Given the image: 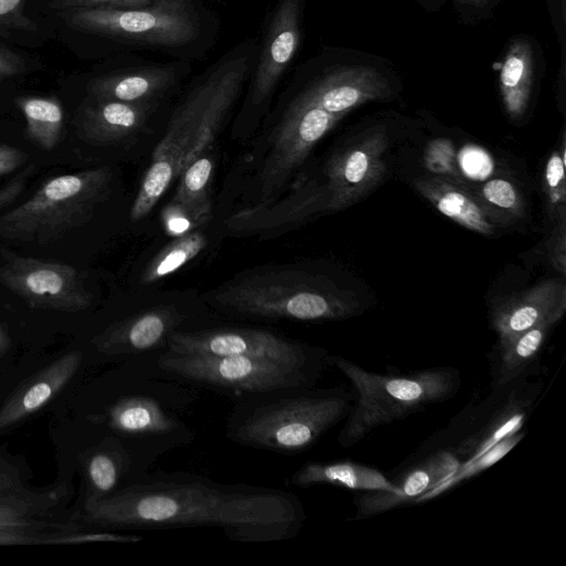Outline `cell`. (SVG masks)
<instances>
[{"label":"cell","mask_w":566,"mask_h":566,"mask_svg":"<svg viewBox=\"0 0 566 566\" xmlns=\"http://www.w3.org/2000/svg\"><path fill=\"white\" fill-rule=\"evenodd\" d=\"M85 518L116 528L167 530L212 526L241 543L293 537L305 515L282 490L220 484L192 474L148 478L96 500L84 501Z\"/></svg>","instance_id":"cell-1"},{"label":"cell","mask_w":566,"mask_h":566,"mask_svg":"<svg viewBox=\"0 0 566 566\" xmlns=\"http://www.w3.org/2000/svg\"><path fill=\"white\" fill-rule=\"evenodd\" d=\"M328 360L349 379L357 394L339 432L343 447L355 444L380 426L451 398L460 385L458 370L450 367L382 375L340 356H331Z\"/></svg>","instance_id":"cell-2"},{"label":"cell","mask_w":566,"mask_h":566,"mask_svg":"<svg viewBox=\"0 0 566 566\" xmlns=\"http://www.w3.org/2000/svg\"><path fill=\"white\" fill-rule=\"evenodd\" d=\"M212 298L235 314L310 322L348 318L360 308L353 292L296 270L245 276L220 287Z\"/></svg>","instance_id":"cell-3"},{"label":"cell","mask_w":566,"mask_h":566,"mask_svg":"<svg viewBox=\"0 0 566 566\" xmlns=\"http://www.w3.org/2000/svg\"><path fill=\"white\" fill-rule=\"evenodd\" d=\"M107 166L50 178L24 202L0 214V238L46 245L83 227L111 193Z\"/></svg>","instance_id":"cell-4"},{"label":"cell","mask_w":566,"mask_h":566,"mask_svg":"<svg viewBox=\"0 0 566 566\" xmlns=\"http://www.w3.org/2000/svg\"><path fill=\"white\" fill-rule=\"evenodd\" d=\"M349 394L323 390L282 398L253 409L234 426L233 439L251 447L297 453L350 411Z\"/></svg>","instance_id":"cell-5"},{"label":"cell","mask_w":566,"mask_h":566,"mask_svg":"<svg viewBox=\"0 0 566 566\" xmlns=\"http://www.w3.org/2000/svg\"><path fill=\"white\" fill-rule=\"evenodd\" d=\"M314 71L293 102L319 107L342 118L364 104L392 101L401 91L391 64L366 52H326L316 61Z\"/></svg>","instance_id":"cell-6"},{"label":"cell","mask_w":566,"mask_h":566,"mask_svg":"<svg viewBox=\"0 0 566 566\" xmlns=\"http://www.w3.org/2000/svg\"><path fill=\"white\" fill-rule=\"evenodd\" d=\"M170 374L198 384L239 394H264L296 389L314 380V369L270 359L244 356L178 355L167 353L158 360Z\"/></svg>","instance_id":"cell-7"},{"label":"cell","mask_w":566,"mask_h":566,"mask_svg":"<svg viewBox=\"0 0 566 566\" xmlns=\"http://www.w3.org/2000/svg\"><path fill=\"white\" fill-rule=\"evenodd\" d=\"M70 28L103 36L178 46L192 42L198 23L184 0H164L142 8L63 10Z\"/></svg>","instance_id":"cell-8"},{"label":"cell","mask_w":566,"mask_h":566,"mask_svg":"<svg viewBox=\"0 0 566 566\" xmlns=\"http://www.w3.org/2000/svg\"><path fill=\"white\" fill-rule=\"evenodd\" d=\"M0 284L31 308L76 313L91 306L93 294L72 265L1 251Z\"/></svg>","instance_id":"cell-9"},{"label":"cell","mask_w":566,"mask_h":566,"mask_svg":"<svg viewBox=\"0 0 566 566\" xmlns=\"http://www.w3.org/2000/svg\"><path fill=\"white\" fill-rule=\"evenodd\" d=\"M169 353L178 355L244 356L308 366L313 353L303 344L265 329L216 328L199 332H171Z\"/></svg>","instance_id":"cell-10"},{"label":"cell","mask_w":566,"mask_h":566,"mask_svg":"<svg viewBox=\"0 0 566 566\" xmlns=\"http://www.w3.org/2000/svg\"><path fill=\"white\" fill-rule=\"evenodd\" d=\"M340 119L319 107L292 102L274 135L261 171V203H268L281 190L314 146Z\"/></svg>","instance_id":"cell-11"},{"label":"cell","mask_w":566,"mask_h":566,"mask_svg":"<svg viewBox=\"0 0 566 566\" xmlns=\"http://www.w3.org/2000/svg\"><path fill=\"white\" fill-rule=\"evenodd\" d=\"M387 148L385 127L375 126L331 157L324 182L328 195V211L350 207L380 182L386 172Z\"/></svg>","instance_id":"cell-12"},{"label":"cell","mask_w":566,"mask_h":566,"mask_svg":"<svg viewBox=\"0 0 566 566\" xmlns=\"http://www.w3.org/2000/svg\"><path fill=\"white\" fill-rule=\"evenodd\" d=\"M302 0H280L269 24L248 95L250 107H261L292 62L301 39Z\"/></svg>","instance_id":"cell-13"},{"label":"cell","mask_w":566,"mask_h":566,"mask_svg":"<svg viewBox=\"0 0 566 566\" xmlns=\"http://www.w3.org/2000/svg\"><path fill=\"white\" fill-rule=\"evenodd\" d=\"M499 70V91L505 113L513 122L528 113L543 75V57L534 38L512 36L505 48Z\"/></svg>","instance_id":"cell-14"},{"label":"cell","mask_w":566,"mask_h":566,"mask_svg":"<svg viewBox=\"0 0 566 566\" xmlns=\"http://www.w3.org/2000/svg\"><path fill=\"white\" fill-rule=\"evenodd\" d=\"M453 450H440L408 470L398 481H392L394 491H365L356 499L355 520L371 517L417 500L442 483L460 465Z\"/></svg>","instance_id":"cell-15"},{"label":"cell","mask_w":566,"mask_h":566,"mask_svg":"<svg viewBox=\"0 0 566 566\" xmlns=\"http://www.w3.org/2000/svg\"><path fill=\"white\" fill-rule=\"evenodd\" d=\"M326 211L328 195L325 184L304 180L273 206L260 203L237 212L228 220V227L238 232L261 233L298 224Z\"/></svg>","instance_id":"cell-16"},{"label":"cell","mask_w":566,"mask_h":566,"mask_svg":"<svg viewBox=\"0 0 566 566\" xmlns=\"http://www.w3.org/2000/svg\"><path fill=\"white\" fill-rule=\"evenodd\" d=\"M565 311L564 282L548 280L496 304L491 322L499 336V343H503L543 321L559 322Z\"/></svg>","instance_id":"cell-17"},{"label":"cell","mask_w":566,"mask_h":566,"mask_svg":"<svg viewBox=\"0 0 566 566\" xmlns=\"http://www.w3.org/2000/svg\"><path fill=\"white\" fill-rule=\"evenodd\" d=\"M171 306L156 307L115 323L93 339L94 346L106 355L138 354L164 343L180 322Z\"/></svg>","instance_id":"cell-18"},{"label":"cell","mask_w":566,"mask_h":566,"mask_svg":"<svg viewBox=\"0 0 566 566\" xmlns=\"http://www.w3.org/2000/svg\"><path fill=\"white\" fill-rule=\"evenodd\" d=\"M103 420L117 433L153 442L181 433L185 428L159 399L143 392L117 399L107 408Z\"/></svg>","instance_id":"cell-19"},{"label":"cell","mask_w":566,"mask_h":566,"mask_svg":"<svg viewBox=\"0 0 566 566\" xmlns=\"http://www.w3.org/2000/svg\"><path fill=\"white\" fill-rule=\"evenodd\" d=\"M82 353H67L23 382L0 408L3 430L44 407L75 375Z\"/></svg>","instance_id":"cell-20"},{"label":"cell","mask_w":566,"mask_h":566,"mask_svg":"<svg viewBox=\"0 0 566 566\" xmlns=\"http://www.w3.org/2000/svg\"><path fill=\"white\" fill-rule=\"evenodd\" d=\"M153 101L120 102L99 99L87 107L81 119V134L98 144H112L136 134L146 123Z\"/></svg>","instance_id":"cell-21"},{"label":"cell","mask_w":566,"mask_h":566,"mask_svg":"<svg viewBox=\"0 0 566 566\" xmlns=\"http://www.w3.org/2000/svg\"><path fill=\"white\" fill-rule=\"evenodd\" d=\"M417 190L434 208L458 224L482 235H493L496 224L479 200L469 191L439 177L415 180Z\"/></svg>","instance_id":"cell-22"},{"label":"cell","mask_w":566,"mask_h":566,"mask_svg":"<svg viewBox=\"0 0 566 566\" xmlns=\"http://www.w3.org/2000/svg\"><path fill=\"white\" fill-rule=\"evenodd\" d=\"M289 484L310 488L328 484L359 491H394V482L379 470L353 461L307 462L289 479Z\"/></svg>","instance_id":"cell-23"},{"label":"cell","mask_w":566,"mask_h":566,"mask_svg":"<svg viewBox=\"0 0 566 566\" xmlns=\"http://www.w3.org/2000/svg\"><path fill=\"white\" fill-rule=\"evenodd\" d=\"M175 81V66H149L96 78L90 91L99 99L145 102L164 93Z\"/></svg>","instance_id":"cell-24"},{"label":"cell","mask_w":566,"mask_h":566,"mask_svg":"<svg viewBox=\"0 0 566 566\" xmlns=\"http://www.w3.org/2000/svg\"><path fill=\"white\" fill-rule=\"evenodd\" d=\"M558 322L546 319L522 332L515 337L499 343V356L493 370L496 387L506 386L531 371L539 360V354L554 325Z\"/></svg>","instance_id":"cell-25"},{"label":"cell","mask_w":566,"mask_h":566,"mask_svg":"<svg viewBox=\"0 0 566 566\" xmlns=\"http://www.w3.org/2000/svg\"><path fill=\"white\" fill-rule=\"evenodd\" d=\"M531 405L532 398L510 397L507 402L485 424L463 439L452 450L459 459L460 457L465 459L463 462L478 458L506 436L522 430Z\"/></svg>","instance_id":"cell-26"},{"label":"cell","mask_w":566,"mask_h":566,"mask_svg":"<svg viewBox=\"0 0 566 566\" xmlns=\"http://www.w3.org/2000/svg\"><path fill=\"white\" fill-rule=\"evenodd\" d=\"M213 161L206 153L189 164L177 177L172 206L182 210L195 226L208 222L212 216L210 185Z\"/></svg>","instance_id":"cell-27"},{"label":"cell","mask_w":566,"mask_h":566,"mask_svg":"<svg viewBox=\"0 0 566 566\" xmlns=\"http://www.w3.org/2000/svg\"><path fill=\"white\" fill-rule=\"evenodd\" d=\"M15 104L24 116L27 137L41 149L52 150L63 128L64 113L60 101L54 96H21Z\"/></svg>","instance_id":"cell-28"},{"label":"cell","mask_w":566,"mask_h":566,"mask_svg":"<svg viewBox=\"0 0 566 566\" xmlns=\"http://www.w3.org/2000/svg\"><path fill=\"white\" fill-rule=\"evenodd\" d=\"M128 454L120 446L104 443L84 460L87 492L85 500L105 497L116 490L128 469Z\"/></svg>","instance_id":"cell-29"},{"label":"cell","mask_w":566,"mask_h":566,"mask_svg":"<svg viewBox=\"0 0 566 566\" xmlns=\"http://www.w3.org/2000/svg\"><path fill=\"white\" fill-rule=\"evenodd\" d=\"M206 244V237L200 231H189L178 237L146 266L142 282L149 284L170 275L199 254Z\"/></svg>","instance_id":"cell-30"},{"label":"cell","mask_w":566,"mask_h":566,"mask_svg":"<svg viewBox=\"0 0 566 566\" xmlns=\"http://www.w3.org/2000/svg\"><path fill=\"white\" fill-rule=\"evenodd\" d=\"M478 198L496 226L514 222L524 216L523 198L515 185L506 179L486 181Z\"/></svg>","instance_id":"cell-31"},{"label":"cell","mask_w":566,"mask_h":566,"mask_svg":"<svg viewBox=\"0 0 566 566\" xmlns=\"http://www.w3.org/2000/svg\"><path fill=\"white\" fill-rule=\"evenodd\" d=\"M524 434L525 433L521 430L509 434L478 458L460 463L458 469L451 475H449L442 483L420 496L416 503H422L441 495L443 492L458 485L464 480H468L469 478L492 467L504 458L523 439Z\"/></svg>","instance_id":"cell-32"},{"label":"cell","mask_w":566,"mask_h":566,"mask_svg":"<svg viewBox=\"0 0 566 566\" xmlns=\"http://www.w3.org/2000/svg\"><path fill=\"white\" fill-rule=\"evenodd\" d=\"M543 191L548 219L554 222L566 212V180H565V139L546 161L543 177Z\"/></svg>","instance_id":"cell-33"},{"label":"cell","mask_w":566,"mask_h":566,"mask_svg":"<svg viewBox=\"0 0 566 566\" xmlns=\"http://www.w3.org/2000/svg\"><path fill=\"white\" fill-rule=\"evenodd\" d=\"M52 501V495L33 500H0V530H29V527L34 524L31 516L34 515L38 510L45 509Z\"/></svg>","instance_id":"cell-34"},{"label":"cell","mask_w":566,"mask_h":566,"mask_svg":"<svg viewBox=\"0 0 566 566\" xmlns=\"http://www.w3.org/2000/svg\"><path fill=\"white\" fill-rule=\"evenodd\" d=\"M423 9L438 10L447 0H416ZM502 0H452L460 18L472 23L481 19H488Z\"/></svg>","instance_id":"cell-35"},{"label":"cell","mask_w":566,"mask_h":566,"mask_svg":"<svg viewBox=\"0 0 566 566\" xmlns=\"http://www.w3.org/2000/svg\"><path fill=\"white\" fill-rule=\"evenodd\" d=\"M48 494H36L28 490L18 467L0 458V500L42 499Z\"/></svg>","instance_id":"cell-36"},{"label":"cell","mask_w":566,"mask_h":566,"mask_svg":"<svg viewBox=\"0 0 566 566\" xmlns=\"http://www.w3.org/2000/svg\"><path fill=\"white\" fill-rule=\"evenodd\" d=\"M143 536L126 535L111 532L71 533L43 536L41 544H82L92 542L136 543Z\"/></svg>","instance_id":"cell-37"},{"label":"cell","mask_w":566,"mask_h":566,"mask_svg":"<svg viewBox=\"0 0 566 566\" xmlns=\"http://www.w3.org/2000/svg\"><path fill=\"white\" fill-rule=\"evenodd\" d=\"M27 0H0V33L22 30L33 31L36 25L24 14Z\"/></svg>","instance_id":"cell-38"},{"label":"cell","mask_w":566,"mask_h":566,"mask_svg":"<svg viewBox=\"0 0 566 566\" xmlns=\"http://www.w3.org/2000/svg\"><path fill=\"white\" fill-rule=\"evenodd\" d=\"M552 237L548 240V259L553 266L565 273L566 268V212L562 213L555 221Z\"/></svg>","instance_id":"cell-39"},{"label":"cell","mask_w":566,"mask_h":566,"mask_svg":"<svg viewBox=\"0 0 566 566\" xmlns=\"http://www.w3.org/2000/svg\"><path fill=\"white\" fill-rule=\"evenodd\" d=\"M164 0H55L54 7L62 10L78 8H142L153 6Z\"/></svg>","instance_id":"cell-40"},{"label":"cell","mask_w":566,"mask_h":566,"mask_svg":"<svg viewBox=\"0 0 566 566\" xmlns=\"http://www.w3.org/2000/svg\"><path fill=\"white\" fill-rule=\"evenodd\" d=\"M33 169L31 165L0 188V211L10 207L22 193Z\"/></svg>","instance_id":"cell-41"},{"label":"cell","mask_w":566,"mask_h":566,"mask_svg":"<svg viewBox=\"0 0 566 566\" xmlns=\"http://www.w3.org/2000/svg\"><path fill=\"white\" fill-rule=\"evenodd\" d=\"M29 156L23 150L8 144H0V177L20 168Z\"/></svg>","instance_id":"cell-42"},{"label":"cell","mask_w":566,"mask_h":566,"mask_svg":"<svg viewBox=\"0 0 566 566\" xmlns=\"http://www.w3.org/2000/svg\"><path fill=\"white\" fill-rule=\"evenodd\" d=\"M25 71L27 66L23 57L0 44V78L20 75Z\"/></svg>","instance_id":"cell-43"},{"label":"cell","mask_w":566,"mask_h":566,"mask_svg":"<svg viewBox=\"0 0 566 566\" xmlns=\"http://www.w3.org/2000/svg\"><path fill=\"white\" fill-rule=\"evenodd\" d=\"M166 212V227L172 234H185L190 227H196L189 217L179 208L170 205Z\"/></svg>","instance_id":"cell-44"},{"label":"cell","mask_w":566,"mask_h":566,"mask_svg":"<svg viewBox=\"0 0 566 566\" xmlns=\"http://www.w3.org/2000/svg\"><path fill=\"white\" fill-rule=\"evenodd\" d=\"M9 346V338L0 325V354H2Z\"/></svg>","instance_id":"cell-45"}]
</instances>
